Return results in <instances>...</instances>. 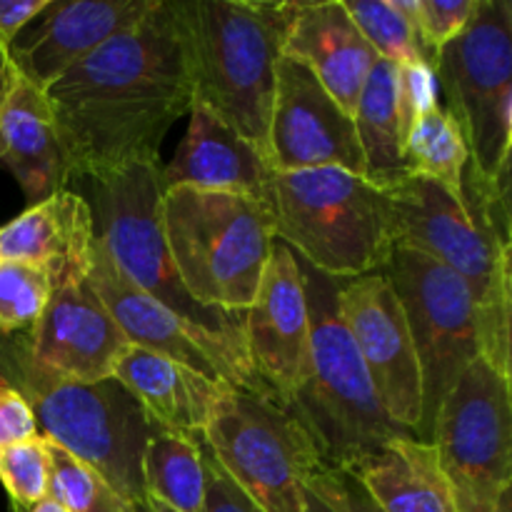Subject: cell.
I'll use <instances>...</instances> for the list:
<instances>
[{"label": "cell", "instance_id": "cell-1", "mask_svg": "<svg viewBox=\"0 0 512 512\" xmlns=\"http://www.w3.org/2000/svg\"><path fill=\"white\" fill-rule=\"evenodd\" d=\"M70 178L105 183L133 165H158L160 145L193 108L178 20L158 0L45 90Z\"/></svg>", "mask_w": 512, "mask_h": 512}, {"label": "cell", "instance_id": "cell-2", "mask_svg": "<svg viewBox=\"0 0 512 512\" xmlns=\"http://www.w3.org/2000/svg\"><path fill=\"white\" fill-rule=\"evenodd\" d=\"M193 108L233 128L268 158L275 70L298 3L173 0Z\"/></svg>", "mask_w": 512, "mask_h": 512}, {"label": "cell", "instance_id": "cell-3", "mask_svg": "<svg viewBox=\"0 0 512 512\" xmlns=\"http://www.w3.org/2000/svg\"><path fill=\"white\" fill-rule=\"evenodd\" d=\"M298 258V255H295ZM310 313L305 375L288 405L303 423L328 468H350L403 435L380 405L340 310V280L318 273L298 258Z\"/></svg>", "mask_w": 512, "mask_h": 512}, {"label": "cell", "instance_id": "cell-4", "mask_svg": "<svg viewBox=\"0 0 512 512\" xmlns=\"http://www.w3.org/2000/svg\"><path fill=\"white\" fill-rule=\"evenodd\" d=\"M160 223L175 270L200 305L225 313L253 305L275 245L270 203L175 185L163 190Z\"/></svg>", "mask_w": 512, "mask_h": 512}, {"label": "cell", "instance_id": "cell-5", "mask_svg": "<svg viewBox=\"0 0 512 512\" xmlns=\"http://www.w3.org/2000/svg\"><path fill=\"white\" fill-rule=\"evenodd\" d=\"M275 240L335 280L378 273L393 250V200L338 168L273 173Z\"/></svg>", "mask_w": 512, "mask_h": 512}, {"label": "cell", "instance_id": "cell-6", "mask_svg": "<svg viewBox=\"0 0 512 512\" xmlns=\"http://www.w3.org/2000/svg\"><path fill=\"white\" fill-rule=\"evenodd\" d=\"M393 245L418 250L458 275L478 308L480 358L510 378V248L475 220L460 193L423 175H410L395 190Z\"/></svg>", "mask_w": 512, "mask_h": 512}, {"label": "cell", "instance_id": "cell-7", "mask_svg": "<svg viewBox=\"0 0 512 512\" xmlns=\"http://www.w3.org/2000/svg\"><path fill=\"white\" fill-rule=\"evenodd\" d=\"M38 433L88 465L130 508H143V453L155 423L115 378L73 383L23 368V390Z\"/></svg>", "mask_w": 512, "mask_h": 512}, {"label": "cell", "instance_id": "cell-8", "mask_svg": "<svg viewBox=\"0 0 512 512\" xmlns=\"http://www.w3.org/2000/svg\"><path fill=\"white\" fill-rule=\"evenodd\" d=\"M98 185V238L120 273L178 315L188 328L205 335L250 365L243 335V313L205 308L185 290L165 245L160 223V168L133 165ZM253 368V365H250Z\"/></svg>", "mask_w": 512, "mask_h": 512}, {"label": "cell", "instance_id": "cell-9", "mask_svg": "<svg viewBox=\"0 0 512 512\" xmlns=\"http://www.w3.org/2000/svg\"><path fill=\"white\" fill-rule=\"evenodd\" d=\"M205 448L265 512H303V480L323 465L293 410L270 393L225 385L203 433Z\"/></svg>", "mask_w": 512, "mask_h": 512}, {"label": "cell", "instance_id": "cell-10", "mask_svg": "<svg viewBox=\"0 0 512 512\" xmlns=\"http://www.w3.org/2000/svg\"><path fill=\"white\" fill-rule=\"evenodd\" d=\"M445 110L465 140L470 168L485 180L510 173L512 3L478 0L473 18L433 65Z\"/></svg>", "mask_w": 512, "mask_h": 512}, {"label": "cell", "instance_id": "cell-11", "mask_svg": "<svg viewBox=\"0 0 512 512\" xmlns=\"http://www.w3.org/2000/svg\"><path fill=\"white\" fill-rule=\"evenodd\" d=\"M393 285L423 375V423L418 440L430 443L435 413L465 368L480 355V323L468 285L418 250L393 245L378 270Z\"/></svg>", "mask_w": 512, "mask_h": 512}, {"label": "cell", "instance_id": "cell-12", "mask_svg": "<svg viewBox=\"0 0 512 512\" xmlns=\"http://www.w3.org/2000/svg\"><path fill=\"white\" fill-rule=\"evenodd\" d=\"M430 443L453 493L478 500L512 488L510 378L485 358L460 373L435 413Z\"/></svg>", "mask_w": 512, "mask_h": 512}, {"label": "cell", "instance_id": "cell-13", "mask_svg": "<svg viewBox=\"0 0 512 512\" xmlns=\"http://www.w3.org/2000/svg\"><path fill=\"white\" fill-rule=\"evenodd\" d=\"M340 310L388 418L418 438L423 375L403 305L383 273L340 280Z\"/></svg>", "mask_w": 512, "mask_h": 512}, {"label": "cell", "instance_id": "cell-14", "mask_svg": "<svg viewBox=\"0 0 512 512\" xmlns=\"http://www.w3.org/2000/svg\"><path fill=\"white\" fill-rule=\"evenodd\" d=\"M268 163L273 173L338 168L365 178L353 115L335 103L303 63L285 55L275 70Z\"/></svg>", "mask_w": 512, "mask_h": 512}, {"label": "cell", "instance_id": "cell-15", "mask_svg": "<svg viewBox=\"0 0 512 512\" xmlns=\"http://www.w3.org/2000/svg\"><path fill=\"white\" fill-rule=\"evenodd\" d=\"M88 278L130 345L165 355L205 378L225 380L235 388L268 393L245 360L220 348L205 335L195 333L165 305L135 288L113 263L98 233H95L93 250H90Z\"/></svg>", "mask_w": 512, "mask_h": 512}, {"label": "cell", "instance_id": "cell-16", "mask_svg": "<svg viewBox=\"0 0 512 512\" xmlns=\"http://www.w3.org/2000/svg\"><path fill=\"white\" fill-rule=\"evenodd\" d=\"M88 270L90 265L55 280L53 295L33 325L25 363L50 378L73 383L113 378L115 358L128 345L95 293Z\"/></svg>", "mask_w": 512, "mask_h": 512}, {"label": "cell", "instance_id": "cell-17", "mask_svg": "<svg viewBox=\"0 0 512 512\" xmlns=\"http://www.w3.org/2000/svg\"><path fill=\"white\" fill-rule=\"evenodd\" d=\"M243 335L258 383L288 403L308 365L310 313L303 270L280 240H275L253 305L243 313Z\"/></svg>", "mask_w": 512, "mask_h": 512}, {"label": "cell", "instance_id": "cell-18", "mask_svg": "<svg viewBox=\"0 0 512 512\" xmlns=\"http://www.w3.org/2000/svg\"><path fill=\"white\" fill-rule=\"evenodd\" d=\"M158 0H50L28 35L8 50L13 68L38 90H48L80 60L135 28Z\"/></svg>", "mask_w": 512, "mask_h": 512}, {"label": "cell", "instance_id": "cell-19", "mask_svg": "<svg viewBox=\"0 0 512 512\" xmlns=\"http://www.w3.org/2000/svg\"><path fill=\"white\" fill-rule=\"evenodd\" d=\"M283 55L303 63L348 115H353L360 90L380 60L345 10L343 0L298 3V13L285 35Z\"/></svg>", "mask_w": 512, "mask_h": 512}, {"label": "cell", "instance_id": "cell-20", "mask_svg": "<svg viewBox=\"0 0 512 512\" xmlns=\"http://www.w3.org/2000/svg\"><path fill=\"white\" fill-rule=\"evenodd\" d=\"M190 123L173 163L160 170V188L188 185L198 190L240 193L270 203V168L260 148L240 138L200 108H190Z\"/></svg>", "mask_w": 512, "mask_h": 512}, {"label": "cell", "instance_id": "cell-21", "mask_svg": "<svg viewBox=\"0 0 512 512\" xmlns=\"http://www.w3.org/2000/svg\"><path fill=\"white\" fill-rule=\"evenodd\" d=\"M0 163L13 173L30 205L63 190L70 178L48 98L13 63L0 98Z\"/></svg>", "mask_w": 512, "mask_h": 512}, {"label": "cell", "instance_id": "cell-22", "mask_svg": "<svg viewBox=\"0 0 512 512\" xmlns=\"http://www.w3.org/2000/svg\"><path fill=\"white\" fill-rule=\"evenodd\" d=\"M113 378L143 405L158 428L195 443L203 440L215 400L230 385L130 343L115 358Z\"/></svg>", "mask_w": 512, "mask_h": 512}, {"label": "cell", "instance_id": "cell-23", "mask_svg": "<svg viewBox=\"0 0 512 512\" xmlns=\"http://www.w3.org/2000/svg\"><path fill=\"white\" fill-rule=\"evenodd\" d=\"M93 210L73 190H58L0 228V260L38 265L53 283L90 265Z\"/></svg>", "mask_w": 512, "mask_h": 512}, {"label": "cell", "instance_id": "cell-24", "mask_svg": "<svg viewBox=\"0 0 512 512\" xmlns=\"http://www.w3.org/2000/svg\"><path fill=\"white\" fill-rule=\"evenodd\" d=\"M345 470L383 512H458L433 443L415 435L390 440Z\"/></svg>", "mask_w": 512, "mask_h": 512}, {"label": "cell", "instance_id": "cell-25", "mask_svg": "<svg viewBox=\"0 0 512 512\" xmlns=\"http://www.w3.org/2000/svg\"><path fill=\"white\" fill-rule=\"evenodd\" d=\"M353 123L363 150L368 183L390 193L405 178H410L398 123L395 65H390L388 60H378L370 70L353 110Z\"/></svg>", "mask_w": 512, "mask_h": 512}, {"label": "cell", "instance_id": "cell-26", "mask_svg": "<svg viewBox=\"0 0 512 512\" xmlns=\"http://www.w3.org/2000/svg\"><path fill=\"white\" fill-rule=\"evenodd\" d=\"M145 495L175 512H203L205 470L200 443L155 425L143 453Z\"/></svg>", "mask_w": 512, "mask_h": 512}, {"label": "cell", "instance_id": "cell-27", "mask_svg": "<svg viewBox=\"0 0 512 512\" xmlns=\"http://www.w3.org/2000/svg\"><path fill=\"white\" fill-rule=\"evenodd\" d=\"M403 155L410 175H423L453 193H460V180L470 155L453 115L443 105H435L423 118H418L405 138Z\"/></svg>", "mask_w": 512, "mask_h": 512}, {"label": "cell", "instance_id": "cell-28", "mask_svg": "<svg viewBox=\"0 0 512 512\" xmlns=\"http://www.w3.org/2000/svg\"><path fill=\"white\" fill-rule=\"evenodd\" d=\"M343 5L380 60L395 68L420 63L433 68L415 28V0H343Z\"/></svg>", "mask_w": 512, "mask_h": 512}, {"label": "cell", "instance_id": "cell-29", "mask_svg": "<svg viewBox=\"0 0 512 512\" xmlns=\"http://www.w3.org/2000/svg\"><path fill=\"white\" fill-rule=\"evenodd\" d=\"M53 295L48 270L18 260H0V330L15 333L38 323Z\"/></svg>", "mask_w": 512, "mask_h": 512}, {"label": "cell", "instance_id": "cell-30", "mask_svg": "<svg viewBox=\"0 0 512 512\" xmlns=\"http://www.w3.org/2000/svg\"><path fill=\"white\" fill-rule=\"evenodd\" d=\"M0 483L18 512L48 498V455L43 435L0 450Z\"/></svg>", "mask_w": 512, "mask_h": 512}, {"label": "cell", "instance_id": "cell-31", "mask_svg": "<svg viewBox=\"0 0 512 512\" xmlns=\"http://www.w3.org/2000/svg\"><path fill=\"white\" fill-rule=\"evenodd\" d=\"M43 440L48 455V498L68 512H88L103 490L100 478L68 450L55 445L53 440Z\"/></svg>", "mask_w": 512, "mask_h": 512}, {"label": "cell", "instance_id": "cell-32", "mask_svg": "<svg viewBox=\"0 0 512 512\" xmlns=\"http://www.w3.org/2000/svg\"><path fill=\"white\" fill-rule=\"evenodd\" d=\"M475 8L478 0H415V28L433 65L440 50L463 33Z\"/></svg>", "mask_w": 512, "mask_h": 512}, {"label": "cell", "instance_id": "cell-33", "mask_svg": "<svg viewBox=\"0 0 512 512\" xmlns=\"http://www.w3.org/2000/svg\"><path fill=\"white\" fill-rule=\"evenodd\" d=\"M395 95H398L400 138H408L410 128L438 103V80L430 65H400L395 68Z\"/></svg>", "mask_w": 512, "mask_h": 512}, {"label": "cell", "instance_id": "cell-34", "mask_svg": "<svg viewBox=\"0 0 512 512\" xmlns=\"http://www.w3.org/2000/svg\"><path fill=\"white\" fill-rule=\"evenodd\" d=\"M303 485L335 512H383L360 485V480L345 468L320 465L303 480Z\"/></svg>", "mask_w": 512, "mask_h": 512}, {"label": "cell", "instance_id": "cell-35", "mask_svg": "<svg viewBox=\"0 0 512 512\" xmlns=\"http://www.w3.org/2000/svg\"><path fill=\"white\" fill-rule=\"evenodd\" d=\"M200 455H203L205 470V500L203 512H265L260 505H255L238 485L233 483L228 473L218 465L205 443L200 440Z\"/></svg>", "mask_w": 512, "mask_h": 512}, {"label": "cell", "instance_id": "cell-36", "mask_svg": "<svg viewBox=\"0 0 512 512\" xmlns=\"http://www.w3.org/2000/svg\"><path fill=\"white\" fill-rule=\"evenodd\" d=\"M35 435H40L38 420L28 398L8 380L0 378V450L35 438Z\"/></svg>", "mask_w": 512, "mask_h": 512}, {"label": "cell", "instance_id": "cell-37", "mask_svg": "<svg viewBox=\"0 0 512 512\" xmlns=\"http://www.w3.org/2000/svg\"><path fill=\"white\" fill-rule=\"evenodd\" d=\"M50 0H0V48L8 53L30 20H38Z\"/></svg>", "mask_w": 512, "mask_h": 512}, {"label": "cell", "instance_id": "cell-38", "mask_svg": "<svg viewBox=\"0 0 512 512\" xmlns=\"http://www.w3.org/2000/svg\"><path fill=\"white\" fill-rule=\"evenodd\" d=\"M453 498L458 512H512V488L503 490V493L493 500H478L460 493H453Z\"/></svg>", "mask_w": 512, "mask_h": 512}, {"label": "cell", "instance_id": "cell-39", "mask_svg": "<svg viewBox=\"0 0 512 512\" xmlns=\"http://www.w3.org/2000/svg\"><path fill=\"white\" fill-rule=\"evenodd\" d=\"M125 510H128V505H125L120 498H115V495L110 493V490L103 485V490H100L98 500H95V503L90 505L88 512H125Z\"/></svg>", "mask_w": 512, "mask_h": 512}, {"label": "cell", "instance_id": "cell-40", "mask_svg": "<svg viewBox=\"0 0 512 512\" xmlns=\"http://www.w3.org/2000/svg\"><path fill=\"white\" fill-rule=\"evenodd\" d=\"M303 512H335V510L330 508L328 503H323L318 495L310 493V490L303 485Z\"/></svg>", "mask_w": 512, "mask_h": 512}, {"label": "cell", "instance_id": "cell-41", "mask_svg": "<svg viewBox=\"0 0 512 512\" xmlns=\"http://www.w3.org/2000/svg\"><path fill=\"white\" fill-rule=\"evenodd\" d=\"M8 78H10V58L3 48H0V98H3L5 88H8Z\"/></svg>", "mask_w": 512, "mask_h": 512}, {"label": "cell", "instance_id": "cell-42", "mask_svg": "<svg viewBox=\"0 0 512 512\" xmlns=\"http://www.w3.org/2000/svg\"><path fill=\"white\" fill-rule=\"evenodd\" d=\"M23 512H68V510H65L63 505L55 503V500L43 498V500H40V503H35L33 508H28V510H23Z\"/></svg>", "mask_w": 512, "mask_h": 512}, {"label": "cell", "instance_id": "cell-43", "mask_svg": "<svg viewBox=\"0 0 512 512\" xmlns=\"http://www.w3.org/2000/svg\"><path fill=\"white\" fill-rule=\"evenodd\" d=\"M145 510H148V512H175V510H170L168 505L158 503V500H153V498L145 500Z\"/></svg>", "mask_w": 512, "mask_h": 512}, {"label": "cell", "instance_id": "cell-44", "mask_svg": "<svg viewBox=\"0 0 512 512\" xmlns=\"http://www.w3.org/2000/svg\"><path fill=\"white\" fill-rule=\"evenodd\" d=\"M125 512H138V508H130V505H128V510H125Z\"/></svg>", "mask_w": 512, "mask_h": 512}, {"label": "cell", "instance_id": "cell-45", "mask_svg": "<svg viewBox=\"0 0 512 512\" xmlns=\"http://www.w3.org/2000/svg\"><path fill=\"white\" fill-rule=\"evenodd\" d=\"M138 512H148V510H145V505H143V508H138Z\"/></svg>", "mask_w": 512, "mask_h": 512}]
</instances>
